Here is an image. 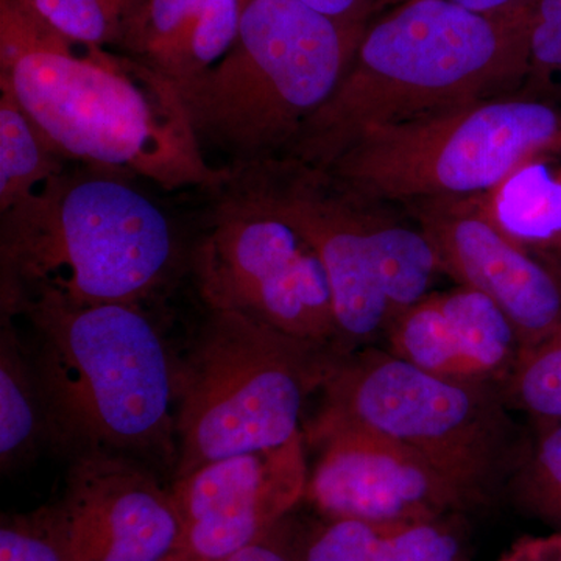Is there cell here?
Returning <instances> with one entry per match:
<instances>
[{
	"mask_svg": "<svg viewBox=\"0 0 561 561\" xmlns=\"http://www.w3.org/2000/svg\"><path fill=\"white\" fill-rule=\"evenodd\" d=\"M0 90L66 161L164 191H219L175 87L125 54L66 38L28 0H0Z\"/></svg>",
	"mask_w": 561,
	"mask_h": 561,
	"instance_id": "6da1fadb",
	"label": "cell"
},
{
	"mask_svg": "<svg viewBox=\"0 0 561 561\" xmlns=\"http://www.w3.org/2000/svg\"><path fill=\"white\" fill-rule=\"evenodd\" d=\"M139 181L68 165L38 194L2 210V313L28 302L144 308L168 289L190 250Z\"/></svg>",
	"mask_w": 561,
	"mask_h": 561,
	"instance_id": "7a4b0ae2",
	"label": "cell"
},
{
	"mask_svg": "<svg viewBox=\"0 0 561 561\" xmlns=\"http://www.w3.org/2000/svg\"><path fill=\"white\" fill-rule=\"evenodd\" d=\"M531 18L404 0L371 20L330 101L287 162L324 171L365 131L485 101L529 73Z\"/></svg>",
	"mask_w": 561,
	"mask_h": 561,
	"instance_id": "3957f363",
	"label": "cell"
},
{
	"mask_svg": "<svg viewBox=\"0 0 561 561\" xmlns=\"http://www.w3.org/2000/svg\"><path fill=\"white\" fill-rule=\"evenodd\" d=\"M10 317H24L33 330L50 448L72 457L119 454L175 471L176 360L144 308L28 302Z\"/></svg>",
	"mask_w": 561,
	"mask_h": 561,
	"instance_id": "277c9868",
	"label": "cell"
},
{
	"mask_svg": "<svg viewBox=\"0 0 561 561\" xmlns=\"http://www.w3.org/2000/svg\"><path fill=\"white\" fill-rule=\"evenodd\" d=\"M367 25L301 0H247L230 51L175 87L206 160L219 153L230 179L278 161L337 90Z\"/></svg>",
	"mask_w": 561,
	"mask_h": 561,
	"instance_id": "5b68a950",
	"label": "cell"
},
{
	"mask_svg": "<svg viewBox=\"0 0 561 561\" xmlns=\"http://www.w3.org/2000/svg\"><path fill=\"white\" fill-rule=\"evenodd\" d=\"M345 354L238 313L208 311L176 360L175 479L297 437L309 398Z\"/></svg>",
	"mask_w": 561,
	"mask_h": 561,
	"instance_id": "8992f818",
	"label": "cell"
},
{
	"mask_svg": "<svg viewBox=\"0 0 561 561\" xmlns=\"http://www.w3.org/2000/svg\"><path fill=\"white\" fill-rule=\"evenodd\" d=\"M559 138L561 111L551 103L481 101L371 128L319 172L365 201H461L494 190Z\"/></svg>",
	"mask_w": 561,
	"mask_h": 561,
	"instance_id": "52a82bcc",
	"label": "cell"
},
{
	"mask_svg": "<svg viewBox=\"0 0 561 561\" xmlns=\"http://www.w3.org/2000/svg\"><path fill=\"white\" fill-rule=\"evenodd\" d=\"M187 267L208 311L348 353L319 254L250 176L224 187Z\"/></svg>",
	"mask_w": 561,
	"mask_h": 561,
	"instance_id": "ba28073f",
	"label": "cell"
},
{
	"mask_svg": "<svg viewBox=\"0 0 561 561\" xmlns=\"http://www.w3.org/2000/svg\"><path fill=\"white\" fill-rule=\"evenodd\" d=\"M486 386L440 378L389 351H353L332 368L313 419L386 435L483 500L507 449V419Z\"/></svg>",
	"mask_w": 561,
	"mask_h": 561,
	"instance_id": "9c48e42d",
	"label": "cell"
},
{
	"mask_svg": "<svg viewBox=\"0 0 561 561\" xmlns=\"http://www.w3.org/2000/svg\"><path fill=\"white\" fill-rule=\"evenodd\" d=\"M302 432L320 449L305 500L327 519L394 526L482 501L419 453L367 427L313 419Z\"/></svg>",
	"mask_w": 561,
	"mask_h": 561,
	"instance_id": "30bf717a",
	"label": "cell"
},
{
	"mask_svg": "<svg viewBox=\"0 0 561 561\" xmlns=\"http://www.w3.org/2000/svg\"><path fill=\"white\" fill-rule=\"evenodd\" d=\"M305 432L272 449L210 461L173 479L175 561H220L271 535L308 490Z\"/></svg>",
	"mask_w": 561,
	"mask_h": 561,
	"instance_id": "8fae6325",
	"label": "cell"
},
{
	"mask_svg": "<svg viewBox=\"0 0 561 561\" xmlns=\"http://www.w3.org/2000/svg\"><path fill=\"white\" fill-rule=\"evenodd\" d=\"M319 254L348 353L386 334L389 305L373 256L370 214L327 173L278 161L245 173Z\"/></svg>",
	"mask_w": 561,
	"mask_h": 561,
	"instance_id": "7c38bea8",
	"label": "cell"
},
{
	"mask_svg": "<svg viewBox=\"0 0 561 561\" xmlns=\"http://www.w3.org/2000/svg\"><path fill=\"white\" fill-rule=\"evenodd\" d=\"M70 561H175L181 522L149 465L110 453L72 457L54 504Z\"/></svg>",
	"mask_w": 561,
	"mask_h": 561,
	"instance_id": "4fadbf2b",
	"label": "cell"
},
{
	"mask_svg": "<svg viewBox=\"0 0 561 561\" xmlns=\"http://www.w3.org/2000/svg\"><path fill=\"white\" fill-rule=\"evenodd\" d=\"M415 208L440 271L496 302L518 332L523 351L559 327L561 264L537 260L505 238L476 197L416 203Z\"/></svg>",
	"mask_w": 561,
	"mask_h": 561,
	"instance_id": "5bb4252c",
	"label": "cell"
},
{
	"mask_svg": "<svg viewBox=\"0 0 561 561\" xmlns=\"http://www.w3.org/2000/svg\"><path fill=\"white\" fill-rule=\"evenodd\" d=\"M479 208L524 250L561 254V138L524 158L494 190L476 197Z\"/></svg>",
	"mask_w": 561,
	"mask_h": 561,
	"instance_id": "9a60e30c",
	"label": "cell"
},
{
	"mask_svg": "<svg viewBox=\"0 0 561 561\" xmlns=\"http://www.w3.org/2000/svg\"><path fill=\"white\" fill-rule=\"evenodd\" d=\"M50 446L49 424L33 367L31 346L22 341L14 317L0 327V467L3 474L31 463Z\"/></svg>",
	"mask_w": 561,
	"mask_h": 561,
	"instance_id": "2e32d148",
	"label": "cell"
},
{
	"mask_svg": "<svg viewBox=\"0 0 561 561\" xmlns=\"http://www.w3.org/2000/svg\"><path fill=\"white\" fill-rule=\"evenodd\" d=\"M247 0H181L171 31L147 68L173 87L197 79L230 51Z\"/></svg>",
	"mask_w": 561,
	"mask_h": 561,
	"instance_id": "e0dca14e",
	"label": "cell"
},
{
	"mask_svg": "<svg viewBox=\"0 0 561 561\" xmlns=\"http://www.w3.org/2000/svg\"><path fill=\"white\" fill-rule=\"evenodd\" d=\"M470 382L507 379L523 345L511 319L481 291L457 287L438 294Z\"/></svg>",
	"mask_w": 561,
	"mask_h": 561,
	"instance_id": "ac0fdd59",
	"label": "cell"
},
{
	"mask_svg": "<svg viewBox=\"0 0 561 561\" xmlns=\"http://www.w3.org/2000/svg\"><path fill=\"white\" fill-rule=\"evenodd\" d=\"M68 165L13 95L0 90V213L38 194Z\"/></svg>",
	"mask_w": 561,
	"mask_h": 561,
	"instance_id": "d6986e66",
	"label": "cell"
},
{
	"mask_svg": "<svg viewBox=\"0 0 561 561\" xmlns=\"http://www.w3.org/2000/svg\"><path fill=\"white\" fill-rule=\"evenodd\" d=\"M368 232L391 321L431 294L432 279L442 272L440 262L423 230L386 224L371 216Z\"/></svg>",
	"mask_w": 561,
	"mask_h": 561,
	"instance_id": "ffe728a7",
	"label": "cell"
},
{
	"mask_svg": "<svg viewBox=\"0 0 561 561\" xmlns=\"http://www.w3.org/2000/svg\"><path fill=\"white\" fill-rule=\"evenodd\" d=\"M386 337L393 356L440 378L470 382L438 294L427 295L394 317Z\"/></svg>",
	"mask_w": 561,
	"mask_h": 561,
	"instance_id": "44dd1931",
	"label": "cell"
},
{
	"mask_svg": "<svg viewBox=\"0 0 561 561\" xmlns=\"http://www.w3.org/2000/svg\"><path fill=\"white\" fill-rule=\"evenodd\" d=\"M36 13L66 38L121 49L146 0H28Z\"/></svg>",
	"mask_w": 561,
	"mask_h": 561,
	"instance_id": "7402d4cb",
	"label": "cell"
},
{
	"mask_svg": "<svg viewBox=\"0 0 561 561\" xmlns=\"http://www.w3.org/2000/svg\"><path fill=\"white\" fill-rule=\"evenodd\" d=\"M507 383V400L538 423L561 421V323L524 350Z\"/></svg>",
	"mask_w": 561,
	"mask_h": 561,
	"instance_id": "603a6c76",
	"label": "cell"
},
{
	"mask_svg": "<svg viewBox=\"0 0 561 561\" xmlns=\"http://www.w3.org/2000/svg\"><path fill=\"white\" fill-rule=\"evenodd\" d=\"M457 515L394 524L383 538L378 561H470Z\"/></svg>",
	"mask_w": 561,
	"mask_h": 561,
	"instance_id": "cb8c5ba5",
	"label": "cell"
},
{
	"mask_svg": "<svg viewBox=\"0 0 561 561\" xmlns=\"http://www.w3.org/2000/svg\"><path fill=\"white\" fill-rule=\"evenodd\" d=\"M518 494L534 515L561 530V421L540 424L519 472Z\"/></svg>",
	"mask_w": 561,
	"mask_h": 561,
	"instance_id": "d4e9b609",
	"label": "cell"
},
{
	"mask_svg": "<svg viewBox=\"0 0 561 561\" xmlns=\"http://www.w3.org/2000/svg\"><path fill=\"white\" fill-rule=\"evenodd\" d=\"M0 561H70L54 505L2 516Z\"/></svg>",
	"mask_w": 561,
	"mask_h": 561,
	"instance_id": "484cf974",
	"label": "cell"
},
{
	"mask_svg": "<svg viewBox=\"0 0 561 561\" xmlns=\"http://www.w3.org/2000/svg\"><path fill=\"white\" fill-rule=\"evenodd\" d=\"M390 527L360 519H328L302 546L298 561H378Z\"/></svg>",
	"mask_w": 561,
	"mask_h": 561,
	"instance_id": "4316f807",
	"label": "cell"
},
{
	"mask_svg": "<svg viewBox=\"0 0 561 561\" xmlns=\"http://www.w3.org/2000/svg\"><path fill=\"white\" fill-rule=\"evenodd\" d=\"M530 69L561 91V0H538L530 21Z\"/></svg>",
	"mask_w": 561,
	"mask_h": 561,
	"instance_id": "83f0119b",
	"label": "cell"
},
{
	"mask_svg": "<svg viewBox=\"0 0 561 561\" xmlns=\"http://www.w3.org/2000/svg\"><path fill=\"white\" fill-rule=\"evenodd\" d=\"M313 10L327 14L332 20L370 24L375 14L383 7H390V0H301Z\"/></svg>",
	"mask_w": 561,
	"mask_h": 561,
	"instance_id": "f1b7e54d",
	"label": "cell"
},
{
	"mask_svg": "<svg viewBox=\"0 0 561 561\" xmlns=\"http://www.w3.org/2000/svg\"><path fill=\"white\" fill-rule=\"evenodd\" d=\"M497 561H561V530L519 538Z\"/></svg>",
	"mask_w": 561,
	"mask_h": 561,
	"instance_id": "f546056e",
	"label": "cell"
},
{
	"mask_svg": "<svg viewBox=\"0 0 561 561\" xmlns=\"http://www.w3.org/2000/svg\"><path fill=\"white\" fill-rule=\"evenodd\" d=\"M404 0H390V7ZM463 9L476 13L501 18H531L538 0H451Z\"/></svg>",
	"mask_w": 561,
	"mask_h": 561,
	"instance_id": "4dcf8cb0",
	"label": "cell"
},
{
	"mask_svg": "<svg viewBox=\"0 0 561 561\" xmlns=\"http://www.w3.org/2000/svg\"><path fill=\"white\" fill-rule=\"evenodd\" d=\"M275 530L262 540L251 542L241 551L231 553L230 557L220 561H298V556H294L280 542L275 540V537H273Z\"/></svg>",
	"mask_w": 561,
	"mask_h": 561,
	"instance_id": "1f68e13d",
	"label": "cell"
},
{
	"mask_svg": "<svg viewBox=\"0 0 561 561\" xmlns=\"http://www.w3.org/2000/svg\"><path fill=\"white\" fill-rule=\"evenodd\" d=\"M560 264H561V254H560Z\"/></svg>",
	"mask_w": 561,
	"mask_h": 561,
	"instance_id": "d6a6232c",
	"label": "cell"
}]
</instances>
